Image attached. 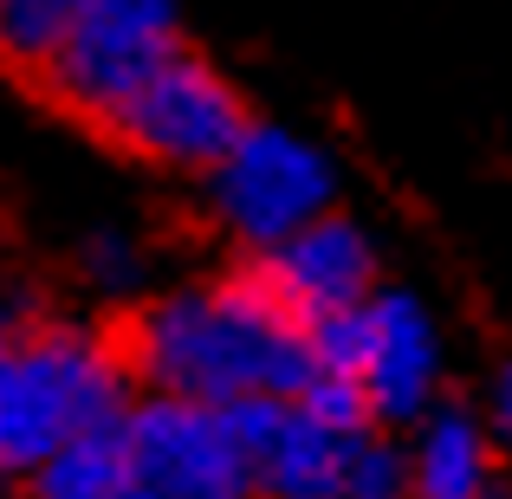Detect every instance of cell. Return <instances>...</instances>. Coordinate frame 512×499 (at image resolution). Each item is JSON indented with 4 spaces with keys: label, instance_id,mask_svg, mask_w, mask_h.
I'll return each instance as SVG.
<instances>
[{
    "label": "cell",
    "instance_id": "obj_1",
    "mask_svg": "<svg viewBox=\"0 0 512 499\" xmlns=\"http://www.w3.org/2000/svg\"><path fill=\"white\" fill-rule=\"evenodd\" d=\"M124 370L143 396L247 409V402H299L318 376L312 337L292 325L247 273L214 286H175L150 299L124 331Z\"/></svg>",
    "mask_w": 512,
    "mask_h": 499
},
{
    "label": "cell",
    "instance_id": "obj_2",
    "mask_svg": "<svg viewBox=\"0 0 512 499\" xmlns=\"http://www.w3.org/2000/svg\"><path fill=\"white\" fill-rule=\"evenodd\" d=\"M130 370L111 337L85 325H26L0 350V474L26 480L65 441L130 415Z\"/></svg>",
    "mask_w": 512,
    "mask_h": 499
},
{
    "label": "cell",
    "instance_id": "obj_3",
    "mask_svg": "<svg viewBox=\"0 0 512 499\" xmlns=\"http://www.w3.org/2000/svg\"><path fill=\"white\" fill-rule=\"evenodd\" d=\"M305 337H312L318 376L357 383L363 409H370V428L396 435V428H415L435 409L441 363L448 357H441V331L415 292L376 286L357 312L325 318V325H312Z\"/></svg>",
    "mask_w": 512,
    "mask_h": 499
},
{
    "label": "cell",
    "instance_id": "obj_4",
    "mask_svg": "<svg viewBox=\"0 0 512 499\" xmlns=\"http://www.w3.org/2000/svg\"><path fill=\"white\" fill-rule=\"evenodd\" d=\"M175 52H188V33L163 0H72V26L39 85L104 130Z\"/></svg>",
    "mask_w": 512,
    "mask_h": 499
},
{
    "label": "cell",
    "instance_id": "obj_5",
    "mask_svg": "<svg viewBox=\"0 0 512 499\" xmlns=\"http://www.w3.org/2000/svg\"><path fill=\"white\" fill-rule=\"evenodd\" d=\"M208 195L214 221L260 260V253L286 247L292 234H305L312 221H325L338 201V169L312 137L253 117L247 137L227 150V163L208 175Z\"/></svg>",
    "mask_w": 512,
    "mask_h": 499
},
{
    "label": "cell",
    "instance_id": "obj_6",
    "mask_svg": "<svg viewBox=\"0 0 512 499\" xmlns=\"http://www.w3.org/2000/svg\"><path fill=\"white\" fill-rule=\"evenodd\" d=\"M247 124H253V111L240 98V85L188 46L104 124V137H117L130 156H143L156 169L214 175L227 163V150L247 137Z\"/></svg>",
    "mask_w": 512,
    "mask_h": 499
},
{
    "label": "cell",
    "instance_id": "obj_7",
    "mask_svg": "<svg viewBox=\"0 0 512 499\" xmlns=\"http://www.w3.org/2000/svg\"><path fill=\"white\" fill-rule=\"evenodd\" d=\"M124 454L143 499H253V461L227 409L137 396L124 415Z\"/></svg>",
    "mask_w": 512,
    "mask_h": 499
},
{
    "label": "cell",
    "instance_id": "obj_8",
    "mask_svg": "<svg viewBox=\"0 0 512 499\" xmlns=\"http://www.w3.org/2000/svg\"><path fill=\"white\" fill-rule=\"evenodd\" d=\"M247 279L299 331L357 312V305L383 286V279H376V240L363 234L350 214H338V208H331L325 221H312L305 234H292L286 247L260 253V260L247 266Z\"/></svg>",
    "mask_w": 512,
    "mask_h": 499
},
{
    "label": "cell",
    "instance_id": "obj_9",
    "mask_svg": "<svg viewBox=\"0 0 512 499\" xmlns=\"http://www.w3.org/2000/svg\"><path fill=\"white\" fill-rule=\"evenodd\" d=\"M253 461V499H344V467L363 435L312 422L299 402H247L227 409Z\"/></svg>",
    "mask_w": 512,
    "mask_h": 499
},
{
    "label": "cell",
    "instance_id": "obj_10",
    "mask_svg": "<svg viewBox=\"0 0 512 499\" xmlns=\"http://www.w3.org/2000/svg\"><path fill=\"white\" fill-rule=\"evenodd\" d=\"M500 448L461 402H435L409 435V499H493Z\"/></svg>",
    "mask_w": 512,
    "mask_h": 499
},
{
    "label": "cell",
    "instance_id": "obj_11",
    "mask_svg": "<svg viewBox=\"0 0 512 499\" xmlns=\"http://www.w3.org/2000/svg\"><path fill=\"white\" fill-rule=\"evenodd\" d=\"M26 493L33 499H130L137 480H130V454H124V422L65 441L46 467L26 474Z\"/></svg>",
    "mask_w": 512,
    "mask_h": 499
},
{
    "label": "cell",
    "instance_id": "obj_12",
    "mask_svg": "<svg viewBox=\"0 0 512 499\" xmlns=\"http://www.w3.org/2000/svg\"><path fill=\"white\" fill-rule=\"evenodd\" d=\"M72 26V0H0V65L13 72H46Z\"/></svg>",
    "mask_w": 512,
    "mask_h": 499
},
{
    "label": "cell",
    "instance_id": "obj_13",
    "mask_svg": "<svg viewBox=\"0 0 512 499\" xmlns=\"http://www.w3.org/2000/svg\"><path fill=\"white\" fill-rule=\"evenodd\" d=\"M143 273H150V253H143V240L124 234V227H98V234L78 240V279H85L91 292H104V299L137 292Z\"/></svg>",
    "mask_w": 512,
    "mask_h": 499
},
{
    "label": "cell",
    "instance_id": "obj_14",
    "mask_svg": "<svg viewBox=\"0 0 512 499\" xmlns=\"http://www.w3.org/2000/svg\"><path fill=\"white\" fill-rule=\"evenodd\" d=\"M344 499H409V448L383 428L350 448V467H344Z\"/></svg>",
    "mask_w": 512,
    "mask_h": 499
},
{
    "label": "cell",
    "instance_id": "obj_15",
    "mask_svg": "<svg viewBox=\"0 0 512 499\" xmlns=\"http://www.w3.org/2000/svg\"><path fill=\"white\" fill-rule=\"evenodd\" d=\"M299 409L312 415V422L338 428V435H363V428H370V409H363L357 383H344V376H312L305 396H299Z\"/></svg>",
    "mask_w": 512,
    "mask_h": 499
},
{
    "label": "cell",
    "instance_id": "obj_16",
    "mask_svg": "<svg viewBox=\"0 0 512 499\" xmlns=\"http://www.w3.org/2000/svg\"><path fill=\"white\" fill-rule=\"evenodd\" d=\"M487 435H493V448H500V461H512V363L500 376H493V389H487Z\"/></svg>",
    "mask_w": 512,
    "mask_h": 499
},
{
    "label": "cell",
    "instance_id": "obj_17",
    "mask_svg": "<svg viewBox=\"0 0 512 499\" xmlns=\"http://www.w3.org/2000/svg\"><path fill=\"white\" fill-rule=\"evenodd\" d=\"M20 331H26V325H20V318L7 312V299H0V350H7V344H13V337H20Z\"/></svg>",
    "mask_w": 512,
    "mask_h": 499
},
{
    "label": "cell",
    "instance_id": "obj_18",
    "mask_svg": "<svg viewBox=\"0 0 512 499\" xmlns=\"http://www.w3.org/2000/svg\"><path fill=\"white\" fill-rule=\"evenodd\" d=\"M130 499H143V493H130Z\"/></svg>",
    "mask_w": 512,
    "mask_h": 499
}]
</instances>
